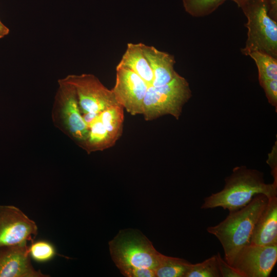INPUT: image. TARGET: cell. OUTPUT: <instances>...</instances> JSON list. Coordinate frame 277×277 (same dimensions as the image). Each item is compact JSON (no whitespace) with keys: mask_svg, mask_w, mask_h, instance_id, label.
<instances>
[{"mask_svg":"<svg viewBox=\"0 0 277 277\" xmlns=\"http://www.w3.org/2000/svg\"><path fill=\"white\" fill-rule=\"evenodd\" d=\"M109 251L120 272L130 268H146L155 270L161 253L137 230H121L109 242Z\"/></svg>","mask_w":277,"mask_h":277,"instance_id":"3957f363","label":"cell"},{"mask_svg":"<svg viewBox=\"0 0 277 277\" xmlns=\"http://www.w3.org/2000/svg\"><path fill=\"white\" fill-rule=\"evenodd\" d=\"M263 194L268 199L276 196L277 185L266 184L262 172L245 166L233 168L226 178L224 188L204 199L202 209L222 207L232 212L245 206L257 194Z\"/></svg>","mask_w":277,"mask_h":277,"instance_id":"6da1fadb","label":"cell"},{"mask_svg":"<svg viewBox=\"0 0 277 277\" xmlns=\"http://www.w3.org/2000/svg\"><path fill=\"white\" fill-rule=\"evenodd\" d=\"M30 258L38 263H44L50 261L56 254L54 246L50 242L39 240L31 242L29 247Z\"/></svg>","mask_w":277,"mask_h":277,"instance_id":"44dd1931","label":"cell"},{"mask_svg":"<svg viewBox=\"0 0 277 277\" xmlns=\"http://www.w3.org/2000/svg\"><path fill=\"white\" fill-rule=\"evenodd\" d=\"M100 118L112 139L116 142L123 132L124 108L120 104L111 106L102 112Z\"/></svg>","mask_w":277,"mask_h":277,"instance_id":"e0dca14e","label":"cell"},{"mask_svg":"<svg viewBox=\"0 0 277 277\" xmlns=\"http://www.w3.org/2000/svg\"><path fill=\"white\" fill-rule=\"evenodd\" d=\"M240 8L247 18L248 29L242 53L248 56L252 52L261 51L277 58V21L268 14L265 0H248Z\"/></svg>","mask_w":277,"mask_h":277,"instance_id":"277c9868","label":"cell"},{"mask_svg":"<svg viewBox=\"0 0 277 277\" xmlns=\"http://www.w3.org/2000/svg\"><path fill=\"white\" fill-rule=\"evenodd\" d=\"M269 154L268 164L271 169V174L274 178L273 183L277 185V166H276V155L275 154L274 150Z\"/></svg>","mask_w":277,"mask_h":277,"instance_id":"d4e9b609","label":"cell"},{"mask_svg":"<svg viewBox=\"0 0 277 277\" xmlns=\"http://www.w3.org/2000/svg\"><path fill=\"white\" fill-rule=\"evenodd\" d=\"M227 0H183L185 10L194 17H203L213 12Z\"/></svg>","mask_w":277,"mask_h":277,"instance_id":"d6986e66","label":"cell"},{"mask_svg":"<svg viewBox=\"0 0 277 277\" xmlns=\"http://www.w3.org/2000/svg\"><path fill=\"white\" fill-rule=\"evenodd\" d=\"M268 14L273 20L277 21V0H265Z\"/></svg>","mask_w":277,"mask_h":277,"instance_id":"484cf974","label":"cell"},{"mask_svg":"<svg viewBox=\"0 0 277 277\" xmlns=\"http://www.w3.org/2000/svg\"><path fill=\"white\" fill-rule=\"evenodd\" d=\"M117 65L128 68L135 73L148 86L152 85L153 74L149 62L142 51L141 43H128Z\"/></svg>","mask_w":277,"mask_h":277,"instance_id":"5bb4252c","label":"cell"},{"mask_svg":"<svg viewBox=\"0 0 277 277\" xmlns=\"http://www.w3.org/2000/svg\"><path fill=\"white\" fill-rule=\"evenodd\" d=\"M260 84L263 88L270 104L276 108L277 106V80L264 81Z\"/></svg>","mask_w":277,"mask_h":277,"instance_id":"7402d4cb","label":"cell"},{"mask_svg":"<svg viewBox=\"0 0 277 277\" xmlns=\"http://www.w3.org/2000/svg\"><path fill=\"white\" fill-rule=\"evenodd\" d=\"M231 1L235 3L238 6V7H241L243 4H244L245 2H246L248 0H231Z\"/></svg>","mask_w":277,"mask_h":277,"instance_id":"83f0119b","label":"cell"},{"mask_svg":"<svg viewBox=\"0 0 277 277\" xmlns=\"http://www.w3.org/2000/svg\"><path fill=\"white\" fill-rule=\"evenodd\" d=\"M191 264L183 259L161 253L155 275L157 277H185Z\"/></svg>","mask_w":277,"mask_h":277,"instance_id":"2e32d148","label":"cell"},{"mask_svg":"<svg viewBox=\"0 0 277 277\" xmlns=\"http://www.w3.org/2000/svg\"><path fill=\"white\" fill-rule=\"evenodd\" d=\"M27 244L0 247V277H48L34 268Z\"/></svg>","mask_w":277,"mask_h":277,"instance_id":"8fae6325","label":"cell"},{"mask_svg":"<svg viewBox=\"0 0 277 277\" xmlns=\"http://www.w3.org/2000/svg\"><path fill=\"white\" fill-rule=\"evenodd\" d=\"M127 277H154V271L146 268H130L121 271Z\"/></svg>","mask_w":277,"mask_h":277,"instance_id":"cb8c5ba5","label":"cell"},{"mask_svg":"<svg viewBox=\"0 0 277 277\" xmlns=\"http://www.w3.org/2000/svg\"><path fill=\"white\" fill-rule=\"evenodd\" d=\"M216 255L201 263L191 264L185 277H220Z\"/></svg>","mask_w":277,"mask_h":277,"instance_id":"ffe728a7","label":"cell"},{"mask_svg":"<svg viewBox=\"0 0 277 277\" xmlns=\"http://www.w3.org/2000/svg\"><path fill=\"white\" fill-rule=\"evenodd\" d=\"M277 261V244L262 246L249 244L236 254L231 266L242 277H268Z\"/></svg>","mask_w":277,"mask_h":277,"instance_id":"9c48e42d","label":"cell"},{"mask_svg":"<svg viewBox=\"0 0 277 277\" xmlns=\"http://www.w3.org/2000/svg\"><path fill=\"white\" fill-rule=\"evenodd\" d=\"M268 201L265 195L257 194L247 205L229 212L217 225L207 228V231L220 242L224 249V259L230 265L238 252L250 244L254 225Z\"/></svg>","mask_w":277,"mask_h":277,"instance_id":"7a4b0ae2","label":"cell"},{"mask_svg":"<svg viewBox=\"0 0 277 277\" xmlns=\"http://www.w3.org/2000/svg\"><path fill=\"white\" fill-rule=\"evenodd\" d=\"M115 143L102 124L99 114L89 125L88 134L82 148L90 153L103 151L113 146Z\"/></svg>","mask_w":277,"mask_h":277,"instance_id":"9a60e30c","label":"cell"},{"mask_svg":"<svg viewBox=\"0 0 277 277\" xmlns=\"http://www.w3.org/2000/svg\"><path fill=\"white\" fill-rule=\"evenodd\" d=\"M9 29L0 20V38H3L9 33Z\"/></svg>","mask_w":277,"mask_h":277,"instance_id":"4316f807","label":"cell"},{"mask_svg":"<svg viewBox=\"0 0 277 277\" xmlns=\"http://www.w3.org/2000/svg\"><path fill=\"white\" fill-rule=\"evenodd\" d=\"M37 233L35 222L19 208L0 205V247L32 242Z\"/></svg>","mask_w":277,"mask_h":277,"instance_id":"ba28073f","label":"cell"},{"mask_svg":"<svg viewBox=\"0 0 277 277\" xmlns=\"http://www.w3.org/2000/svg\"><path fill=\"white\" fill-rule=\"evenodd\" d=\"M148 87L135 73L117 65L115 83L111 90L117 102L129 113L132 115L142 114L143 101Z\"/></svg>","mask_w":277,"mask_h":277,"instance_id":"30bf717a","label":"cell"},{"mask_svg":"<svg viewBox=\"0 0 277 277\" xmlns=\"http://www.w3.org/2000/svg\"><path fill=\"white\" fill-rule=\"evenodd\" d=\"M52 111L55 126L82 147L87 137L89 127L85 122L74 87L63 78L58 81Z\"/></svg>","mask_w":277,"mask_h":277,"instance_id":"8992f818","label":"cell"},{"mask_svg":"<svg viewBox=\"0 0 277 277\" xmlns=\"http://www.w3.org/2000/svg\"><path fill=\"white\" fill-rule=\"evenodd\" d=\"M63 79L74 87L82 114H100L107 108L119 104L112 90L106 87L93 74H70Z\"/></svg>","mask_w":277,"mask_h":277,"instance_id":"52a82bcc","label":"cell"},{"mask_svg":"<svg viewBox=\"0 0 277 277\" xmlns=\"http://www.w3.org/2000/svg\"><path fill=\"white\" fill-rule=\"evenodd\" d=\"M218 268L222 277H242L239 272L223 259L219 252L216 254Z\"/></svg>","mask_w":277,"mask_h":277,"instance_id":"603a6c76","label":"cell"},{"mask_svg":"<svg viewBox=\"0 0 277 277\" xmlns=\"http://www.w3.org/2000/svg\"><path fill=\"white\" fill-rule=\"evenodd\" d=\"M277 244V197L267 204L254 225L250 244L267 246Z\"/></svg>","mask_w":277,"mask_h":277,"instance_id":"7c38bea8","label":"cell"},{"mask_svg":"<svg viewBox=\"0 0 277 277\" xmlns=\"http://www.w3.org/2000/svg\"><path fill=\"white\" fill-rule=\"evenodd\" d=\"M191 96L188 82L179 74L165 85L148 87L143 101L142 114L146 121L168 114L179 119L184 105Z\"/></svg>","mask_w":277,"mask_h":277,"instance_id":"5b68a950","label":"cell"},{"mask_svg":"<svg viewBox=\"0 0 277 277\" xmlns=\"http://www.w3.org/2000/svg\"><path fill=\"white\" fill-rule=\"evenodd\" d=\"M141 45L153 74L152 86L159 87L165 85L179 75L174 68L175 61L173 55L160 51L152 46L141 43Z\"/></svg>","mask_w":277,"mask_h":277,"instance_id":"4fadbf2b","label":"cell"},{"mask_svg":"<svg viewBox=\"0 0 277 277\" xmlns=\"http://www.w3.org/2000/svg\"><path fill=\"white\" fill-rule=\"evenodd\" d=\"M250 56L258 70L259 83L268 80H277V58L263 52H252Z\"/></svg>","mask_w":277,"mask_h":277,"instance_id":"ac0fdd59","label":"cell"}]
</instances>
